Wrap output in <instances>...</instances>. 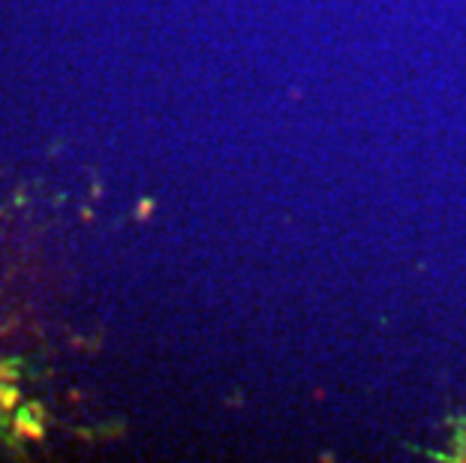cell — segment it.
<instances>
[{
  "label": "cell",
  "instance_id": "7a4b0ae2",
  "mask_svg": "<svg viewBox=\"0 0 466 463\" xmlns=\"http://www.w3.org/2000/svg\"><path fill=\"white\" fill-rule=\"evenodd\" d=\"M15 403H18V391L0 386V409H9V407H15Z\"/></svg>",
  "mask_w": 466,
  "mask_h": 463
},
{
  "label": "cell",
  "instance_id": "6da1fadb",
  "mask_svg": "<svg viewBox=\"0 0 466 463\" xmlns=\"http://www.w3.org/2000/svg\"><path fill=\"white\" fill-rule=\"evenodd\" d=\"M15 428L22 430L25 437H34V439H39V437H43V430H39V425H36V421H31V409H25L22 416H18Z\"/></svg>",
  "mask_w": 466,
  "mask_h": 463
}]
</instances>
